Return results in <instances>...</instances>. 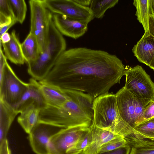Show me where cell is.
Masks as SVG:
<instances>
[{"mask_svg":"<svg viewBox=\"0 0 154 154\" xmlns=\"http://www.w3.org/2000/svg\"><path fill=\"white\" fill-rule=\"evenodd\" d=\"M125 71L122 61L115 55L101 50L75 48L63 52L39 82L63 90L81 91L95 98L119 83Z\"/></svg>","mask_w":154,"mask_h":154,"instance_id":"1","label":"cell"},{"mask_svg":"<svg viewBox=\"0 0 154 154\" xmlns=\"http://www.w3.org/2000/svg\"><path fill=\"white\" fill-rule=\"evenodd\" d=\"M68 99L61 107L49 105L40 110V121L62 128L92 125L95 98L83 92L64 90Z\"/></svg>","mask_w":154,"mask_h":154,"instance_id":"2","label":"cell"},{"mask_svg":"<svg viewBox=\"0 0 154 154\" xmlns=\"http://www.w3.org/2000/svg\"><path fill=\"white\" fill-rule=\"evenodd\" d=\"M66 46L65 39L55 27L53 21L47 46L36 60L27 64L29 74L36 81L43 80L58 58L66 50Z\"/></svg>","mask_w":154,"mask_h":154,"instance_id":"3","label":"cell"},{"mask_svg":"<svg viewBox=\"0 0 154 154\" xmlns=\"http://www.w3.org/2000/svg\"><path fill=\"white\" fill-rule=\"evenodd\" d=\"M4 53H0V100L14 108L27 90L29 83L21 80L8 63Z\"/></svg>","mask_w":154,"mask_h":154,"instance_id":"4","label":"cell"},{"mask_svg":"<svg viewBox=\"0 0 154 154\" xmlns=\"http://www.w3.org/2000/svg\"><path fill=\"white\" fill-rule=\"evenodd\" d=\"M91 127H96L114 133L121 121L116 94L109 92L94 99Z\"/></svg>","mask_w":154,"mask_h":154,"instance_id":"5","label":"cell"},{"mask_svg":"<svg viewBox=\"0 0 154 154\" xmlns=\"http://www.w3.org/2000/svg\"><path fill=\"white\" fill-rule=\"evenodd\" d=\"M29 4L30 11V32L35 38L41 54L48 42L53 14L46 7L42 0H30Z\"/></svg>","mask_w":154,"mask_h":154,"instance_id":"6","label":"cell"},{"mask_svg":"<svg viewBox=\"0 0 154 154\" xmlns=\"http://www.w3.org/2000/svg\"><path fill=\"white\" fill-rule=\"evenodd\" d=\"M124 87L136 98L154 100V83L140 66L125 67Z\"/></svg>","mask_w":154,"mask_h":154,"instance_id":"7","label":"cell"},{"mask_svg":"<svg viewBox=\"0 0 154 154\" xmlns=\"http://www.w3.org/2000/svg\"><path fill=\"white\" fill-rule=\"evenodd\" d=\"M116 95L121 122L115 133L124 137L131 134L136 126V99L124 86L117 92Z\"/></svg>","mask_w":154,"mask_h":154,"instance_id":"8","label":"cell"},{"mask_svg":"<svg viewBox=\"0 0 154 154\" xmlns=\"http://www.w3.org/2000/svg\"><path fill=\"white\" fill-rule=\"evenodd\" d=\"M53 14L63 15L88 24L95 18L89 7L82 6L74 0H42Z\"/></svg>","mask_w":154,"mask_h":154,"instance_id":"9","label":"cell"},{"mask_svg":"<svg viewBox=\"0 0 154 154\" xmlns=\"http://www.w3.org/2000/svg\"><path fill=\"white\" fill-rule=\"evenodd\" d=\"M90 128L79 126L62 128L50 139L48 154H67Z\"/></svg>","mask_w":154,"mask_h":154,"instance_id":"10","label":"cell"},{"mask_svg":"<svg viewBox=\"0 0 154 154\" xmlns=\"http://www.w3.org/2000/svg\"><path fill=\"white\" fill-rule=\"evenodd\" d=\"M62 128L40 121L27 137L33 151L36 154H48V146L50 139Z\"/></svg>","mask_w":154,"mask_h":154,"instance_id":"11","label":"cell"},{"mask_svg":"<svg viewBox=\"0 0 154 154\" xmlns=\"http://www.w3.org/2000/svg\"><path fill=\"white\" fill-rule=\"evenodd\" d=\"M53 21L55 27L62 35L75 39L83 36L88 30V24L64 15L53 14Z\"/></svg>","mask_w":154,"mask_h":154,"instance_id":"12","label":"cell"},{"mask_svg":"<svg viewBox=\"0 0 154 154\" xmlns=\"http://www.w3.org/2000/svg\"><path fill=\"white\" fill-rule=\"evenodd\" d=\"M20 100L13 108L18 113L26 107L34 104L41 109L48 105L42 93L39 82L32 78Z\"/></svg>","mask_w":154,"mask_h":154,"instance_id":"13","label":"cell"},{"mask_svg":"<svg viewBox=\"0 0 154 154\" xmlns=\"http://www.w3.org/2000/svg\"><path fill=\"white\" fill-rule=\"evenodd\" d=\"M132 50L140 62L149 66L154 58V37L144 33Z\"/></svg>","mask_w":154,"mask_h":154,"instance_id":"14","label":"cell"},{"mask_svg":"<svg viewBox=\"0 0 154 154\" xmlns=\"http://www.w3.org/2000/svg\"><path fill=\"white\" fill-rule=\"evenodd\" d=\"M91 128V141L83 152L84 154H97L103 145L120 136L107 130L95 126Z\"/></svg>","mask_w":154,"mask_h":154,"instance_id":"15","label":"cell"},{"mask_svg":"<svg viewBox=\"0 0 154 154\" xmlns=\"http://www.w3.org/2000/svg\"><path fill=\"white\" fill-rule=\"evenodd\" d=\"M11 39L8 42L2 44L3 52L7 59L17 65H23L25 62L20 43L15 30L11 33Z\"/></svg>","mask_w":154,"mask_h":154,"instance_id":"16","label":"cell"},{"mask_svg":"<svg viewBox=\"0 0 154 154\" xmlns=\"http://www.w3.org/2000/svg\"><path fill=\"white\" fill-rule=\"evenodd\" d=\"M40 109L34 104L26 107L20 113L17 122L25 132L29 134L40 122Z\"/></svg>","mask_w":154,"mask_h":154,"instance_id":"17","label":"cell"},{"mask_svg":"<svg viewBox=\"0 0 154 154\" xmlns=\"http://www.w3.org/2000/svg\"><path fill=\"white\" fill-rule=\"evenodd\" d=\"M39 82L41 91L48 105L60 107L68 100V97L63 91L55 86Z\"/></svg>","mask_w":154,"mask_h":154,"instance_id":"18","label":"cell"},{"mask_svg":"<svg viewBox=\"0 0 154 154\" xmlns=\"http://www.w3.org/2000/svg\"><path fill=\"white\" fill-rule=\"evenodd\" d=\"M130 147L129 154H154V139H140L131 133L123 137Z\"/></svg>","mask_w":154,"mask_h":154,"instance_id":"19","label":"cell"},{"mask_svg":"<svg viewBox=\"0 0 154 154\" xmlns=\"http://www.w3.org/2000/svg\"><path fill=\"white\" fill-rule=\"evenodd\" d=\"M18 114L12 107L0 100V143L7 139L10 127Z\"/></svg>","mask_w":154,"mask_h":154,"instance_id":"20","label":"cell"},{"mask_svg":"<svg viewBox=\"0 0 154 154\" xmlns=\"http://www.w3.org/2000/svg\"><path fill=\"white\" fill-rule=\"evenodd\" d=\"M21 45L25 61L27 64L38 59L40 54L39 48L35 38L31 32H29Z\"/></svg>","mask_w":154,"mask_h":154,"instance_id":"21","label":"cell"},{"mask_svg":"<svg viewBox=\"0 0 154 154\" xmlns=\"http://www.w3.org/2000/svg\"><path fill=\"white\" fill-rule=\"evenodd\" d=\"M133 4L136 9L135 15L137 20L142 25L144 33L149 34V23L151 14L150 0H134Z\"/></svg>","mask_w":154,"mask_h":154,"instance_id":"22","label":"cell"},{"mask_svg":"<svg viewBox=\"0 0 154 154\" xmlns=\"http://www.w3.org/2000/svg\"><path fill=\"white\" fill-rule=\"evenodd\" d=\"M131 133L140 139H154V117L137 125L133 129Z\"/></svg>","mask_w":154,"mask_h":154,"instance_id":"23","label":"cell"},{"mask_svg":"<svg viewBox=\"0 0 154 154\" xmlns=\"http://www.w3.org/2000/svg\"><path fill=\"white\" fill-rule=\"evenodd\" d=\"M118 2V0H92L89 8L94 17L101 19L106 11L114 7Z\"/></svg>","mask_w":154,"mask_h":154,"instance_id":"24","label":"cell"},{"mask_svg":"<svg viewBox=\"0 0 154 154\" xmlns=\"http://www.w3.org/2000/svg\"><path fill=\"white\" fill-rule=\"evenodd\" d=\"M15 19L22 24L26 17L27 8L24 0H9Z\"/></svg>","mask_w":154,"mask_h":154,"instance_id":"25","label":"cell"},{"mask_svg":"<svg viewBox=\"0 0 154 154\" xmlns=\"http://www.w3.org/2000/svg\"><path fill=\"white\" fill-rule=\"evenodd\" d=\"M14 19H15L9 0H0V26Z\"/></svg>","mask_w":154,"mask_h":154,"instance_id":"26","label":"cell"},{"mask_svg":"<svg viewBox=\"0 0 154 154\" xmlns=\"http://www.w3.org/2000/svg\"><path fill=\"white\" fill-rule=\"evenodd\" d=\"M92 140L91 129L86 132L75 145L67 152V154H79L91 143Z\"/></svg>","mask_w":154,"mask_h":154,"instance_id":"27","label":"cell"},{"mask_svg":"<svg viewBox=\"0 0 154 154\" xmlns=\"http://www.w3.org/2000/svg\"><path fill=\"white\" fill-rule=\"evenodd\" d=\"M127 144V142L124 138L120 136L103 145L100 149L98 153L113 150Z\"/></svg>","mask_w":154,"mask_h":154,"instance_id":"28","label":"cell"},{"mask_svg":"<svg viewBox=\"0 0 154 154\" xmlns=\"http://www.w3.org/2000/svg\"><path fill=\"white\" fill-rule=\"evenodd\" d=\"M154 117V100H152L146 108L144 111L141 118V122Z\"/></svg>","mask_w":154,"mask_h":154,"instance_id":"29","label":"cell"},{"mask_svg":"<svg viewBox=\"0 0 154 154\" xmlns=\"http://www.w3.org/2000/svg\"><path fill=\"white\" fill-rule=\"evenodd\" d=\"M130 147L127 144L123 146L111 151L99 152L97 154H129Z\"/></svg>","mask_w":154,"mask_h":154,"instance_id":"30","label":"cell"},{"mask_svg":"<svg viewBox=\"0 0 154 154\" xmlns=\"http://www.w3.org/2000/svg\"><path fill=\"white\" fill-rule=\"evenodd\" d=\"M0 154H11L7 139L0 143Z\"/></svg>","mask_w":154,"mask_h":154,"instance_id":"31","label":"cell"},{"mask_svg":"<svg viewBox=\"0 0 154 154\" xmlns=\"http://www.w3.org/2000/svg\"><path fill=\"white\" fill-rule=\"evenodd\" d=\"M17 22L16 20L14 19L11 23L0 26V37L3 34L7 32L8 30Z\"/></svg>","mask_w":154,"mask_h":154,"instance_id":"32","label":"cell"},{"mask_svg":"<svg viewBox=\"0 0 154 154\" xmlns=\"http://www.w3.org/2000/svg\"><path fill=\"white\" fill-rule=\"evenodd\" d=\"M0 42L2 44H5L9 42L11 39V34L6 32L0 37Z\"/></svg>","mask_w":154,"mask_h":154,"instance_id":"33","label":"cell"},{"mask_svg":"<svg viewBox=\"0 0 154 154\" xmlns=\"http://www.w3.org/2000/svg\"><path fill=\"white\" fill-rule=\"evenodd\" d=\"M92 0H74L79 5L85 7H89Z\"/></svg>","mask_w":154,"mask_h":154,"instance_id":"34","label":"cell"},{"mask_svg":"<svg viewBox=\"0 0 154 154\" xmlns=\"http://www.w3.org/2000/svg\"><path fill=\"white\" fill-rule=\"evenodd\" d=\"M150 6L151 14L154 17V0H150Z\"/></svg>","mask_w":154,"mask_h":154,"instance_id":"35","label":"cell"},{"mask_svg":"<svg viewBox=\"0 0 154 154\" xmlns=\"http://www.w3.org/2000/svg\"><path fill=\"white\" fill-rule=\"evenodd\" d=\"M79 154H84L83 153V152H82Z\"/></svg>","mask_w":154,"mask_h":154,"instance_id":"36","label":"cell"}]
</instances>
